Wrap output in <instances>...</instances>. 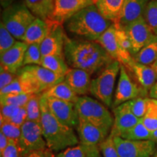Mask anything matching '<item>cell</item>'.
Listing matches in <instances>:
<instances>
[{
    "label": "cell",
    "instance_id": "obj_17",
    "mask_svg": "<svg viewBox=\"0 0 157 157\" xmlns=\"http://www.w3.org/2000/svg\"><path fill=\"white\" fill-rule=\"evenodd\" d=\"M113 113L114 121L110 132L112 136H119L121 133L132 128L141 120L133 114L127 102L113 109Z\"/></svg>",
    "mask_w": 157,
    "mask_h": 157
},
{
    "label": "cell",
    "instance_id": "obj_26",
    "mask_svg": "<svg viewBox=\"0 0 157 157\" xmlns=\"http://www.w3.org/2000/svg\"><path fill=\"white\" fill-rule=\"evenodd\" d=\"M42 94L46 97L54 98L56 99L74 103H76L79 97L74 93V90L64 80L50 88Z\"/></svg>",
    "mask_w": 157,
    "mask_h": 157
},
{
    "label": "cell",
    "instance_id": "obj_10",
    "mask_svg": "<svg viewBox=\"0 0 157 157\" xmlns=\"http://www.w3.org/2000/svg\"><path fill=\"white\" fill-rule=\"evenodd\" d=\"M112 137L120 157H152L157 151V144L151 140H129Z\"/></svg>",
    "mask_w": 157,
    "mask_h": 157
},
{
    "label": "cell",
    "instance_id": "obj_15",
    "mask_svg": "<svg viewBox=\"0 0 157 157\" xmlns=\"http://www.w3.org/2000/svg\"><path fill=\"white\" fill-rule=\"evenodd\" d=\"M92 5H95L93 0H56L53 13L49 21L64 25L76 13Z\"/></svg>",
    "mask_w": 157,
    "mask_h": 157
},
{
    "label": "cell",
    "instance_id": "obj_20",
    "mask_svg": "<svg viewBox=\"0 0 157 157\" xmlns=\"http://www.w3.org/2000/svg\"><path fill=\"white\" fill-rule=\"evenodd\" d=\"M64 81L78 96H86L90 93L92 80L90 74L85 71L69 68L64 76Z\"/></svg>",
    "mask_w": 157,
    "mask_h": 157
},
{
    "label": "cell",
    "instance_id": "obj_49",
    "mask_svg": "<svg viewBox=\"0 0 157 157\" xmlns=\"http://www.w3.org/2000/svg\"><path fill=\"white\" fill-rule=\"evenodd\" d=\"M151 140L154 141L156 144H157V129L155 131H154V132H152Z\"/></svg>",
    "mask_w": 157,
    "mask_h": 157
},
{
    "label": "cell",
    "instance_id": "obj_13",
    "mask_svg": "<svg viewBox=\"0 0 157 157\" xmlns=\"http://www.w3.org/2000/svg\"><path fill=\"white\" fill-rule=\"evenodd\" d=\"M50 30L48 34L40 44L42 56H58L64 57V45L66 34L60 23L48 21Z\"/></svg>",
    "mask_w": 157,
    "mask_h": 157
},
{
    "label": "cell",
    "instance_id": "obj_54",
    "mask_svg": "<svg viewBox=\"0 0 157 157\" xmlns=\"http://www.w3.org/2000/svg\"><path fill=\"white\" fill-rule=\"evenodd\" d=\"M152 157H154V156H152Z\"/></svg>",
    "mask_w": 157,
    "mask_h": 157
},
{
    "label": "cell",
    "instance_id": "obj_48",
    "mask_svg": "<svg viewBox=\"0 0 157 157\" xmlns=\"http://www.w3.org/2000/svg\"><path fill=\"white\" fill-rule=\"evenodd\" d=\"M17 0H0L1 6L3 9H6L10 6L13 5Z\"/></svg>",
    "mask_w": 157,
    "mask_h": 157
},
{
    "label": "cell",
    "instance_id": "obj_38",
    "mask_svg": "<svg viewBox=\"0 0 157 157\" xmlns=\"http://www.w3.org/2000/svg\"><path fill=\"white\" fill-rule=\"evenodd\" d=\"M16 42L15 37L7 30L2 23H0V55L10 49Z\"/></svg>",
    "mask_w": 157,
    "mask_h": 157
},
{
    "label": "cell",
    "instance_id": "obj_42",
    "mask_svg": "<svg viewBox=\"0 0 157 157\" xmlns=\"http://www.w3.org/2000/svg\"><path fill=\"white\" fill-rule=\"evenodd\" d=\"M17 77V74H13L0 68V90L11 84Z\"/></svg>",
    "mask_w": 157,
    "mask_h": 157
},
{
    "label": "cell",
    "instance_id": "obj_37",
    "mask_svg": "<svg viewBox=\"0 0 157 157\" xmlns=\"http://www.w3.org/2000/svg\"><path fill=\"white\" fill-rule=\"evenodd\" d=\"M1 132L3 133L9 140L13 141L17 145L18 144L20 137L21 135V127L17 126L14 124L8 121H1L0 122Z\"/></svg>",
    "mask_w": 157,
    "mask_h": 157
},
{
    "label": "cell",
    "instance_id": "obj_24",
    "mask_svg": "<svg viewBox=\"0 0 157 157\" xmlns=\"http://www.w3.org/2000/svg\"><path fill=\"white\" fill-rule=\"evenodd\" d=\"M124 0H98L95 5L105 18L116 22L120 16Z\"/></svg>",
    "mask_w": 157,
    "mask_h": 157
},
{
    "label": "cell",
    "instance_id": "obj_43",
    "mask_svg": "<svg viewBox=\"0 0 157 157\" xmlns=\"http://www.w3.org/2000/svg\"><path fill=\"white\" fill-rule=\"evenodd\" d=\"M1 157H22V154L20 151L17 143L10 140L8 146L2 154H1Z\"/></svg>",
    "mask_w": 157,
    "mask_h": 157
},
{
    "label": "cell",
    "instance_id": "obj_51",
    "mask_svg": "<svg viewBox=\"0 0 157 157\" xmlns=\"http://www.w3.org/2000/svg\"><path fill=\"white\" fill-rule=\"evenodd\" d=\"M154 157H157V151H156V153H155V154H154Z\"/></svg>",
    "mask_w": 157,
    "mask_h": 157
},
{
    "label": "cell",
    "instance_id": "obj_22",
    "mask_svg": "<svg viewBox=\"0 0 157 157\" xmlns=\"http://www.w3.org/2000/svg\"><path fill=\"white\" fill-rule=\"evenodd\" d=\"M50 26L47 21L36 17L27 29L21 41L26 44H39L42 42L48 34Z\"/></svg>",
    "mask_w": 157,
    "mask_h": 157
},
{
    "label": "cell",
    "instance_id": "obj_4",
    "mask_svg": "<svg viewBox=\"0 0 157 157\" xmlns=\"http://www.w3.org/2000/svg\"><path fill=\"white\" fill-rule=\"evenodd\" d=\"M78 118L111 132L114 119L107 106L88 96H80L75 103Z\"/></svg>",
    "mask_w": 157,
    "mask_h": 157
},
{
    "label": "cell",
    "instance_id": "obj_7",
    "mask_svg": "<svg viewBox=\"0 0 157 157\" xmlns=\"http://www.w3.org/2000/svg\"><path fill=\"white\" fill-rule=\"evenodd\" d=\"M17 76L23 81L30 84L36 90L37 94H42L63 82L65 76L57 75L38 65L23 66L17 72Z\"/></svg>",
    "mask_w": 157,
    "mask_h": 157
},
{
    "label": "cell",
    "instance_id": "obj_34",
    "mask_svg": "<svg viewBox=\"0 0 157 157\" xmlns=\"http://www.w3.org/2000/svg\"><path fill=\"white\" fill-rule=\"evenodd\" d=\"M143 17L153 34L157 36V0H151L145 10Z\"/></svg>",
    "mask_w": 157,
    "mask_h": 157
},
{
    "label": "cell",
    "instance_id": "obj_32",
    "mask_svg": "<svg viewBox=\"0 0 157 157\" xmlns=\"http://www.w3.org/2000/svg\"><path fill=\"white\" fill-rule=\"evenodd\" d=\"M141 121L151 132L157 129V101L156 100L149 98L148 109Z\"/></svg>",
    "mask_w": 157,
    "mask_h": 157
},
{
    "label": "cell",
    "instance_id": "obj_1",
    "mask_svg": "<svg viewBox=\"0 0 157 157\" xmlns=\"http://www.w3.org/2000/svg\"><path fill=\"white\" fill-rule=\"evenodd\" d=\"M64 58L72 68L85 71L90 75L103 71L113 61L103 47L96 42L67 36L65 41Z\"/></svg>",
    "mask_w": 157,
    "mask_h": 157
},
{
    "label": "cell",
    "instance_id": "obj_50",
    "mask_svg": "<svg viewBox=\"0 0 157 157\" xmlns=\"http://www.w3.org/2000/svg\"><path fill=\"white\" fill-rule=\"evenodd\" d=\"M151 67L154 68L155 72H156V78H157V61L156 63H154V64L151 65Z\"/></svg>",
    "mask_w": 157,
    "mask_h": 157
},
{
    "label": "cell",
    "instance_id": "obj_33",
    "mask_svg": "<svg viewBox=\"0 0 157 157\" xmlns=\"http://www.w3.org/2000/svg\"><path fill=\"white\" fill-rule=\"evenodd\" d=\"M42 54L41 52L40 44H32L28 45V48L25 51L23 66L38 65L40 66L42 59Z\"/></svg>",
    "mask_w": 157,
    "mask_h": 157
},
{
    "label": "cell",
    "instance_id": "obj_11",
    "mask_svg": "<svg viewBox=\"0 0 157 157\" xmlns=\"http://www.w3.org/2000/svg\"><path fill=\"white\" fill-rule=\"evenodd\" d=\"M101 44L113 60H117L127 68L134 61V58L129 52L123 50L119 46L117 38V27L114 23L96 41Z\"/></svg>",
    "mask_w": 157,
    "mask_h": 157
},
{
    "label": "cell",
    "instance_id": "obj_2",
    "mask_svg": "<svg viewBox=\"0 0 157 157\" xmlns=\"http://www.w3.org/2000/svg\"><path fill=\"white\" fill-rule=\"evenodd\" d=\"M40 104L42 111L41 125L48 148L52 152L59 153L69 147L78 145L79 139L74 132V128L60 122L51 113L47 104L46 98L42 94Z\"/></svg>",
    "mask_w": 157,
    "mask_h": 157
},
{
    "label": "cell",
    "instance_id": "obj_12",
    "mask_svg": "<svg viewBox=\"0 0 157 157\" xmlns=\"http://www.w3.org/2000/svg\"><path fill=\"white\" fill-rule=\"evenodd\" d=\"M123 29L127 32L131 42V55L132 57L157 36L153 34L143 16L129 23Z\"/></svg>",
    "mask_w": 157,
    "mask_h": 157
},
{
    "label": "cell",
    "instance_id": "obj_5",
    "mask_svg": "<svg viewBox=\"0 0 157 157\" xmlns=\"http://www.w3.org/2000/svg\"><path fill=\"white\" fill-rule=\"evenodd\" d=\"M120 63L113 60L92 80L90 94L108 108L113 106L115 82L120 72Z\"/></svg>",
    "mask_w": 157,
    "mask_h": 157
},
{
    "label": "cell",
    "instance_id": "obj_21",
    "mask_svg": "<svg viewBox=\"0 0 157 157\" xmlns=\"http://www.w3.org/2000/svg\"><path fill=\"white\" fill-rule=\"evenodd\" d=\"M127 69L132 71L139 85L148 93L157 82L156 72L151 66L139 63L134 60Z\"/></svg>",
    "mask_w": 157,
    "mask_h": 157
},
{
    "label": "cell",
    "instance_id": "obj_28",
    "mask_svg": "<svg viewBox=\"0 0 157 157\" xmlns=\"http://www.w3.org/2000/svg\"><path fill=\"white\" fill-rule=\"evenodd\" d=\"M133 58L135 62L146 66H151L156 63L157 61V36L141 49L133 56Z\"/></svg>",
    "mask_w": 157,
    "mask_h": 157
},
{
    "label": "cell",
    "instance_id": "obj_19",
    "mask_svg": "<svg viewBox=\"0 0 157 157\" xmlns=\"http://www.w3.org/2000/svg\"><path fill=\"white\" fill-rule=\"evenodd\" d=\"M151 0H124L121 15L115 24L124 28L133 21L143 16Z\"/></svg>",
    "mask_w": 157,
    "mask_h": 157
},
{
    "label": "cell",
    "instance_id": "obj_39",
    "mask_svg": "<svg viewBox=\"0 0 157 157\" xmlns=\"http://www.w3.org/2000/svg\"><path fill=\"white\" fill-rule=\"evenodd\" d=\"M99 147L103 157H120L113 143L112 135L110 134L107 138L100 144Z\"/></svg>",
    "mask_w": 157,
    "mask_h": 157
},
{
    "label": "cell",
    "instance_id": "obj_45",
    "mask_svg": "<svg viewBox=\"0 0 157 157\" xmlns=\"http://www.w3.org/2000/svg\"><path fill=\"white\" fill-rule=\"evenodd\" d=\"M27 121V113L25 111V107L21 108L19 112L17 113V114L15 116L14 118L10 120L8 122L13 123L14 124L17 125V126L21 127L24 124L25 121Z\"/></svg>",
    "mask_w": 157,
    "mask_h": 157
},
{
    "label": "cell",
    "instance_id": "obj_8",
    "mask_svg": "<svg viewBox=\"0 0 157 157\" xmlns=\"http://www.w3.org/2000/svg\"><path fill=\"white\" fill-rule=\"evenodd\" d=\"M148 94V91L132 81L127 72V68L124 65L121 64L119 80L113 97L112 109L135 98H146Z\"/></svg>",
    "mask_w": 157,
    "mask_h": 157
},
{
    "label": "cell",
    "instance_id": "obj_9",
    "mask_svg": "<svg viewBox=\"0 0 157 157\" xmlns=\"http://www.w3.org/2000/svg\"><path fill=\"white\" fill-rule=\"evenodd\" d=\"M17 146L22 156L33 151L48 148L41 124L25 121L21 126V135Z\"/></svg>",
    "mask_w": 157,
    "mask_h": 157
},
{
    "label": "cell",
    "instance_id": "obj_29",
    "mask_svg": "<svg viewBox=\"0 0 157 157\" xmlns=\"http://www.w3.org/2000/svg\"><path fill=\"white\" fill-rule=\"evenodd\" d=\"M19 94L34 95V94H37V93L30 84L23 81L21 78L18 77V76L15 78V81H13L7 87L0 90V96L7 95H19Z\"/></svg>",
    "mask_w": 157,
    "mask_h": 157
},
{
    "label": "cell",
    "instance_id": "obj_14",
    "mask_svg": "<svg viewBox=\"0 0 157 157\" xmlns=\"http://www.w3.org/2000/svg\"><path fill=\"white\" fill-rule=\"evenodd\" d=\"M44 97L46 98L47 104L51 113L60 122L66 126L76 129L79 121V118L76 111L75 104L54 98L46 96Z\"/></svg>",
    "mask_w": 157,
    "mask_h": 157
},
{
    "label": "cell",
    "instance_id": "obj_35",
    "mask_svg": "<svg viewBox=\"0 0 157 157\" xmlns=\"http://www.w3.org/2000/svg\"><path fill=\"white\" fill-rule=\"evenodd\" d=\"M148 100L149 98L140 97L127 102L131 111L138 119H142L146 115L148 109Z\"/></svg>",
    "mask_w": 157,
    "mask_h": 157
},
{
    "label": "cell",
    "instance_id": "obj_46",
    "mask_svg": "<svg viewBox=\"0 0 157 157\" xmlns=\"http://www.w3.org/2000/svg\"><path fill=\"white\" fill-rule=\"evenodd\" d=\"M10 140L3 133L0 132V154H2L5 148L8 146Z\"/></svg>",
    "mask_w": 157,
    "mask_h": 157
},
{
    "label": "cell",
    "instance_id": "obj_41",
    "mask_svg": "<svg viewBox=\"0 0 157 157\" xmlns=\"http://www.w3.org/2000/svg\"><path fill=\"white\" fill-rule=\"evenodd\" d=\"M22 107L14 106V105H1V121H9L19 112L20 109Z\"/></svg>",
    "mask_w": 157,
    "mask_h": 157
},
{
    "label": "cell",
    "instance_id": "obj_44",
    "mask_svg": "<svg viewBox=\"0 0 157 157\" xmlns=\"http://www.w3.org/2000/svg\"><path fill=\"white\" fill-rule=\"evenodd\" d=\"M22 157H56L53 152L48 148L33 151L23 155Z\"/></svg>",
    "mask_w": 157,
    "mask_h": 157
},
{
    "label": "cell",
    "instance_id": "obj_31",
    "mask_svg": "<svg viewBox=\"0 0 157 157\" xmlns=\"http://www.w3.org/2000/svg\"><path fill=\"white\" fill-rule=\"evenodd\" d=\"M42 94H34L31 95L25 109L27 113V121L41 124L42 111H41L40 99Z\"/></svg>",
    "mask_w": 157,
    "mask_h": 157
},
{
    "label": "cell",
    "instance_id": "obj_25",
    "mask_svg": "<svg viewBox=\"0 0 157 157\" xmlns=\"http://www.w3.org/2000/svg\"><path fill=\"white\" fill-rule=\"evenodd\" d=\"M102 156L100 147L78 143L59 152L56 157H98Z\"/></svg>",
    "mask_w": 157,
    "mask_h": 157
},
{
    "label": "cell",
    "instance_id": "obj_27",
    "mask_svg": "<svg viewBox=\"0 0 157 157\" xmlns=\"http://www.w3.org/2000/svg\"><path fill=\"white\" fill-rule=\"evenodd\" d=\"M40 66L60 76H65L69 70L64 57L58 56H43Z\"/></svg>",
    "mask_w": 157,
    "mask_h": 157
},
{
    "label": "cell",
    "instance_id": "obj_53",
    "mask_svg": "<svg viewBox=\"0 0 157 157\" xmlns=\"http://www.w3.org/2000/svg\"><path fill=\"white\" fill-rule=\"evenodd\" d=\"M98 157H103V156H98Z\"/></svg>",
    "mask_w": 157,
    "mask_h": 157
},
{
    "label": "cell",
    "instance_id": "obj_23",
    "mask_svg": "<svg viewBox=\"0 0 157 157\" xmlns=\"http://www.w3.org/2000/svg\"><path fill=\"white\" fill-rule=\"evenodd\" d=\"M56 0H23V3L35 17L48 21L55 9Z\"/></svg>",
    "mask_w": 157,
    "mask_h": 157
},
{
    "label": "cell",
    "instance_id": "obj_16",
    "mask_svg": "<svg viewBox=\"0 0 157 157\" xmlns=\"http://www.w3.org/2000/svg\"><path fill=\"white\" fill-rule=\"evenodd\" d=\"M27 48L28 44L25 42L17 41L10 49L0 55L1 68L11 73L17 74L21 68L23 67V61Z\"/></svg>",
    "mask_w": 157,
    "mask_h": 157
},
{
    "label": "cell",
    "instance_id": "obj_3",
    "mask_svg": "<svg viewBox=\"0 0 157 157\" xmlns=\"http://www.w3.org/2000/svg\"><path fill=\"white\" fill-rule=\"evenodd\" d=\"M113 23L102 15L95 5H92L74 15L64 23V26L74 36L96 42Z\"/></svg>",
    "mask_w": 157,
    "mask_h": 157
},
{
    "label": "cell",
    "instance_id": "obj_52",
    "mask_svg": "<svg viewBox=\"0 0 157 157\" xmlns=\"http://www.w3.org/2000/svg\"><path fill=\"white\" fill-rule=\"evenodd\" d=\"M93 2H94V4H95V3H96V2H97V1H98V0H93Z\"/></svg>",
    "mask_w": 157,
    "mask_h": 157
},
{
    "label": "cell",
    "instance_id": "obj_40",
    "mask_svg": "<svg viewBox=\"0 0 157 157\" xmlns=\"http://www.w3.org/2000/svg\"><path fill=\"white\" fill-rule=\"evenodd\" d=\"M115 25L116 27H117V38L119 46L121 47V48L123 50L129 52L131 54L132 44H131V42L129 40L128 35H127V32L123 28L119 27L117 24Z\"/></svg>",
    "mask_w": 157,
    "mask_h": 157
},
{
    "label": "cell",
    "instance_id": "obj_6",
    "mask_svg": "<svg viewBox=\"0 0 157 157\" xmlns=\"http://www.w3.org/2000/svg\"><path fill=\"white\" fill-rule=\"evenodd\" d=\"M24 3H14L2 13L1 22L10 32L21 41L31 23L36 19Z\"/></svg>",
    "mask_w": 157,
    "mask_h": 157
},
{
    "label": "cell",
    "instance_id": "obj_36",
    "mask_svg": "<svg viewBox=\"0 0 157 157\" xmlns=\"http://www.w3.org/2000/svg\"><path fill=\"white\" fill-rule=\"evenodd\" d=\"M32 95L19 94V95H7L0 96L1 105H14L17 107H25Z\"/></svg>",
    "mask_w": 157,
    "mask_h": 157
},
{
    "label": "cell",
    "instance_id": "obj_18",
    "mask_svg": "<svg viewBox=\"0 0 157 157\" xmlns=\"http://www.w3.org/2000/svg\"><path fill=\"white\" fill-rule=\"evenodd\" d=\"M79 143L86 146H99L109 136V132L79 119L76 127Z\"/></svg>",
    "mask_w": 157,
    "mask_h": 157
},
{
    "label": "cell",
    "instance_id": "obj_30",
    "mask_svg": "<svg viewBox=\"0 0 157 157\" xmlns=\"http://www.w3.org/2000/svg\"><path fill=\"white\" fill-rule=\"evenodd\" d=\"M151 134L140 120L132 128L121 133L119 137L129 140H151Z\"/></svg>",
    "mask_w": 157,
    "mask_h": 157
},
{
    "label": "cell",
    "instance_id": "obj_47",
    "mask_svg": "<svg viewBox=\"0 0 157 157\" xmlns=\"http://www.w3.org/2000/svg\"><path fill=\"white\" fill-rule=\"evenodd\" d=\"M148 95H149V98H153V99L157 101V82H156V84H155L154 85L151 87V89L149 90Z\"/></svg>",
    "mask_w": 157,
    "mask_h": 157
}]
</instances>
